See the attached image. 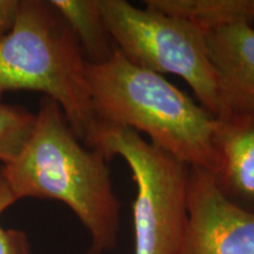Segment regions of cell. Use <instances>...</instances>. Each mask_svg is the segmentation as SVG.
<instances>
[{
    "mask_svg": "<svg viewBox=\"0 0 254 254\" xmlns=\"http://www.w3.org/2000/svg\"><path fill=\"white\" fill-rule=\"evenodd\" d=\"M107 159L77 138L60 106L44 95L27 141L1 171L18 200L56 199L67 205L91 236L87 254L117 247L122 204Z\"/></svg>",
    "mask_w": 254,
    "mask_h": 254,
    "instance_id": "6da1fadb",
    "label": "cell"
},
{
    "mask_svg": "<svg viewBox=\"0 0 254 254\" xmlns=\"http://www.w3.org/2000/svg\"><path fill=\"white\" fill-rule=\"evenodd\" d=\"M86 77L98 123L145 133L183 163L213 173L215 117L201 105L119 51L103 64H87Z\"/></svg>",
    "mask_w": 254,
    "mask_h": 254,
    "instance_id": "7a4b0ae2",
    "label": "cell"
},
{
    "mask_svg": "<svg viewBox=\"0 0 254 254\" xmlns=\"http://www.w3.org/2000/svg\"><path fill=\"white\" fill-rule=\"evenodd\" d=\"M80 45L50 1L20 0L0 40V101L6 92H41L59 105L84 145L98 125Z\"/></svg>",
    "mask_w": 254,
    "mask_h": 254,
    "instance_id": "3957f363",
    "label": "cell"
},
{
    "mask_svg": "<svg viewBox=\"0 0 254 254\" xmlns=\"http://www.w3.org/2000/svg\"><path fill=\"white\" fill-rule=\"evenodd\" d=\"M87 147L122 157L132 172L134 254H178L187 222L190 166L133 129L98 123Z\"/></svg>",
    "mask_w": 254,
    "mask_h": 254,
    "instance_id": "277c9868",
    "label": "cell"
},
{
    "mask_svg": "<svg viewBox=\"0 0 254 254\" xmlns=\"http://www.w3.org/2000/svg\"><path fill=\"white\" fill-rule=\"evenodd\" d=\"M117 49L138 67L176 74L212 116L220 114L206 31L189 18L140 8L126 0H98Z\"/></svg>",
    "mask_w": 254,
    "mask_h": 254,
    "instance_id": "5b68a950",
    "label": "cell"
},
{
    "mask_svg": "<svg viewBox=\"0 0 254 254\" xmlns=\"http://www.w3.org/2000/svg\"><path fill=\"white\" fill-rule=\"evenodd\" d=\"M178 254H254V212L228 200L204 168L190 166L187 222Z\"/></svg>",
    "mask_w": 254,
    "mask_h": 254,
    "instance_id": "8992f818",
    "label": "cell"
},
{
    "mask_svg": "<svg viewBox=\"0 0 254 254\" xmlns=\"http://www.w3.org/2000/svg\"><path fill=\"white\" fill-rule=\"evenodd\" d=\"M220 114L254 113V27L228 24L206 31ZM218 116V117H219Z\"/></svg>",
    "mask_w": 254,
    "mask_h": 254,
    "instance_id": "52a82bcc",
    "label": "cell"
},
{
    "mask_svg": "<svg viewBox=\"0 0 254 254\" xmlns=\"http://www.w3.org/2000/svg\"><path fill=\"white\" fill-rule=\"evenodd\" d=\"M212 145L215 185L232 202L254 212V113L215 117Z\"/></svg>",
    "mask_w": 254,
    "mask_h": 254,
    "instance_id": "ba28073f",
    "label": "cell"
},
{
    "mask_svg": "<svg viewBox=\"0 0 254 254\" xmlns=\"http://www.w3.org/2000/svg\"><path fill=\"white\" fill-rule=\"evenodd\" d=\"M80 45L87 64H103L118 51L98 0H51Z\"/></svg>",
    "mask_w": 254,
    "mask_h": 254,
    "instance_id": "9c48e42d",
    "label": "cell"
},
{
    "mask_svg": "<svg viewBox=\"0 0 254 254\" xmlns=\"http://www.w3.org/2000/svg\"><path fill=\"white\" fill-rule=\"evenodd\" d=\"M145 6L189 18L205 30L254 21V0H146Z\"/></svg>",
    "mask_w": 254,
    "mask_h": 254,
    "instance_id": "30bf717a",
    "label": "cell"
},
{
    "mask_svg": "<svg viewBox=\"0 0 254 254\" xmlns=\"http://www.w3.org/2000/svg\"><path fill=\"white\" fill-rule=\"evenodd\" d=\"M36 123V114L25 107L0 101V161L11 163L27 141Z\"/></svg>",
    "mask_w": 254,
    "mask_h": 254,
    "instance_id": "8fae6325",
    "label": "cell"
},
{
    "mask_svg": "<svg viewBox=\"0 0 254 254\" xmlns=\"http://www.w3.org/2000/svg\"><path fill=\"white\" fill-rule=\"evenodd\" d=\"M7 180L0 168V218L9 206L17 201ZM27 234L19 230H6L0 224V254H30Z\"/></svg>",
    "mask_w": 254,
    "mask_h": 254,
    "instance_id": "7c38bea8",
    "label": "cell"
},
{
    "mask_svg": "<svg viewBox=\"0 0 254 254\" xmlns=\"http://www.w3.org/2000/svg\"><path fill=\"white\" fill-rule=\"evenodd\" d=\"M20 0H0V40L13 25Z\"/></svg>",
    "mask_w": 254,
    "mask_h": 254,
    "instance_id": "4fadbf2b",
    "label": "cell"
}]
</instances>
